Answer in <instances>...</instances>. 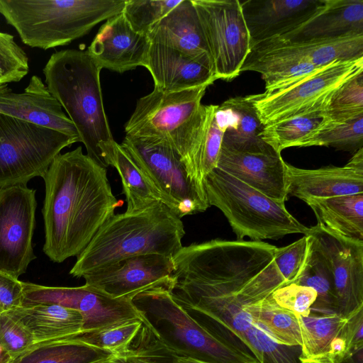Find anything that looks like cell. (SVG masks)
Listing matches in <instances>:
<instances>
[{"mask_svg":"<svg viewBox=\"0 0 363 363\" xmlns=\"http://www.w3.org/2000/svg\"><path fill=\"white\" fill-rule=\"evenodd\" d=\"M276 250L262 241L222 239L182 247L172 257V296L197 322L252 354L245 333L254 321L240 293Z\"/></svg>","mask_w":363,"mask_h":363,"instance_id":"6da1fadb","label":"cell"},{"mask_svg":"<svg viewBox=\"0 0 363 363\" xmlns=\"http://www.w3.org/2000/svg\"><path fill=\"white\" fill-rule=\"evenodd\" d=\"M43 179V250L51 261L61 263L86 247L119 203L106 169L84 154L81 146L57 155Z\"/></svg>","mask_w":363,"mask_h":363,"instance_id":"7a4b0ae2","label":"cell"},{"mask_svg":"<svg viewBox=\"0 0 363 363\" xmlns=\"http://www.w3.org/2000/svg\"><path fill=\"white\" fill-rule=\"evenodd\" d=\"M101 70L87 50L66 49L52 54L43 72L45 84L74 124L86 155L106 169L117 143L104 110Z\"/></svg>","mask_w":363,"mask_h":363,"instance_id":"3957f363","label":"cell"},{"mask_svg":"<svg viewBox=\"0 0 363 363\" xmlns=\"http://www.w3.org/2000/svg\"><path fill=\"white\" fill-rule=\"evenodd\" d=\"M181 218L160 201L133 212L111 216L77 256L69 271L74 277L123 259L159 254L173 257L183 246Z\"/></svg>","mask_w":363,"mask_h":363,"instance_id":"277c9868","label":"cell"},{"mask_svg":"<svg viewBox=\"0 0 363 363\" xmlns=\"http://www.w3.org/2000/svg\"><path fill=\"white\" fill-rule=\"evenodd\" d=\"M125 0H0V14L30 48L48 50L121 13Z\"/></svg>","mask_w":363,"mask_h":363,"instance_id":"5b68a950","label":"cell"},{"mask_svg":"<svg viewBox=\"0 0 363 363\" xmlns=\"http://www.w3.org/2000/svg\"><path fill=\"white\" fill-rule=\"evenodd\" d=\"M207 87L170 93L154 88L138 100L125 125L127 135L166 140L182 157L191 179L203 194L196 179L195 159L206 119V105L201 99Z\"/></svg>","mask_w":363,"mask_h":363,"instance_id":"8992f818","label":"cell"},{"mask_svg":"<svg viewBox=\"0 0 363 363\" xmlns=\"http://www.w3.org/2000/svg\"><path fill=\"white\" fill-rule=\"evenodd\" d=\"M172 287L155 286L133 298L164 344L210 363H259L252 354L192 318L173 298Z\"/></svg>","mask_w":363,"mask_h":363,"instance_id":"52a82bcc","label":"cell"},{"mask_svg":"<svg viewBox=\"0 0 363 363\" xmlns=\"http://www.w3.org/2000/svg\"><path fill=\"white\" fill-rule=\"evenodd\" d=\"M203 190L209 206L220 209L237 240H277L289 234L306 235L309 228L301 223L275 201L225 172L215 168L204 179Z\"/></svg>","mask_w":363,"mask_h":363,"instance_id":"ba28073f","label":"cell"},{"mask_svg":"<svg viewBox=\"0 0 363 363\" xmlns=\"http://www.w3.org/2000/svg\"><path fill=\"white\" fill-rule=\"evenodd\" d=\"M77 138L0 113V188L43 177L50 164Z\"/></svg>","mask_w":363,"mask_h":363,"instance_id":"9c48e42d","label":"cell"},{"mask_svg":"<svg viewBox=\"0 0 363 363\" xmlns=\"http://www.w3.org/2000/svg\"><path fill=\"white\" fill-rule=\"evenodd\" d=\"M121 146L180 218L210 207L182 157L166 140L125 135Z\"/></svg>","mask_w":363,"mask_h":363,"instance_id":"30bf717a","label":"cell"},{"mask_svg":"<svg viewBox=\"0 0 363 363\" xmlns=\"http://www.w3.org/2000/svg\"><path fill=\"white\" fill-rule=\"evenodd\" d=\"M363 72V57L336 61L296 82L269 92L253 94L254 104L264 125L288 118L321 111L345 82Z\"/></svg>","mask_w":363,"mask_h":363,"instance_id":"8fae6325","label":"cell"},{"mask_svg":"<svg viewBox=\"0 0 363 363\" xmlns=\"http://www.w3.org/2000/svg\"><path fill=\"white\" fill-rule=\"evenodd\" d=\"M217 79L231 81L241 72L252 48L239 0H192Z\"/></svg>","mask_w":363,"mask_h":363,"instance_id":"7c38bea8","label":"cell"},{"mask_svg":"<svg viewBox=\"0 0 363 363\" xmlns=\"http://www.w3.org/2000/svg\"><path fill=\"white\" fill-rule=\"evenodd\" d=\"M22 284L23 304H55L76 310L84 318V333L100 330L128 320H139L146 328L157 334L131 298H113L86 284L65 287L25 281Z\"/></svg>","mask_w":363,"mask_h":363,"instance_id":"4fadbf2b","label":"cell"},{"mask_svg":"<svg viewBox=\"0 0 363 363\" xmlns=\"http://www.w3.org/2000/svg\"><path fill=\"white\" fill-rule=\"evenodd\" d=\"M35 190L18 184L0 188V272L18 279L36 258Z\"/></svg>","mask_w":363,"mask_h":363,"instance_id":"5bb4252c","label":"cell"},{"mask_svg":"<svg viewBox=\"0 0 363 363\" xmlns=\"http://www.w3.org/2000/svg\"><path fill=\"white\" fill-rule=\"evenodd\" d=\"M306 235L332 275L337 313L347 318L363 308V241L338 235L318 224L309 228Z\"/></svg>","mask_w":363,"mask_h":363,"instance_id":"9a60e30c","label":"cell"},{"mask_svg":"<svg viewBox=\"0 0 363 363\" xmlns=\"http://www.w3.org/2000/svg\"><path fill=\"white\" fill-rule=\"evenodd\" d=\"M172 256L146 254L123 259L84 274L85 284L113 298L133 299L149 289L173 284Z\"/></svg>","mask_w":363,"mask_h":363,"instance_id":"2e32d148","label":"cell"},{"mask_svg":"<svg viewBox=\"0 0 363 363\" xmlns=\"http://www.w3.org/2000/svg\"><path fill=\"white\" fill-rule=\"evenodd\" d=\"M143 67L151 74L155 88L167 93L208 86L217 80L211 57L152 43Z\"/></svg>","mask_w":363,"mask_h":363,"instance_id":"e0dca14e","label":"cell"},{"mask_svg":"<svg viewBox=\"0 0 363 363\" xmlns=\"http://www.w3.org/2000/svg\"><path fill=\"white\" fill-rule=\"evenodd\" d=\"M286 166L288 194L303 201L363 193V147L342 167L306 169L288 163Z\"/></svg>","mask_w":363,"mask_h":363,"instance_id":"ac0fdd59","label":"cell"},{"mask_svg":"<svg viewBox=\"0 0 363 363\" xmlns=\"http://www.w3.org/2000/svg\"><path fill=\"white\" fill-rule=\"evenodd\" d=\"M0 113L79 139L74 124L60 104L37 75L30 77L27 86L21 93L13 92L7 84H0Z\"/></svg>","mask_w":363,"mask_h":363,"instance_id":"d6986e66","label":"cell"},{"mask_svg":"<svg viewBox=\"0 0 363 363\" xmlns=\"http://www.w3.org/2000/svg\"><path fill=\"white\" fill-rule=\"evenodd\" d=\"M150 44L147 37L135 32L121 12L100 27L87 51L101 69L123 73L143 67Z\"/></svg>","mask_w":363,"mask_h":363,"instance_id":"ffe728a7","label":"cell"},{"mask_svg":"<svg viewBox=\"0 0 363 363\" xmlns=\"http://www.w3.org/2000/svg\"><path fill=\"white\" fill-rule=\"evenodd\" d=\"M286 162L279 154L239 152L221 146L217 168L268 197L288 199Z\"/></svg>","mask_w":363,"mask_h":363,"instance_id":"44dd1931","label":"cell"},{"mask_svg":"<svg viewBox=\"0 0 363 363\" xmlns=\"http://www.w3.org/2000/svg\"><path fill=\"white\" fill-rule=\"evenodd\" d=\"M240 1L252 46L296 28L317 10L323 0Z\"/></svg>","mask_w":363,"mask_h":363,"instance_id":"7402d4cb","label":"cell"},{"mask_svg":"<svg viewBox=\"0 0 363 363\" xmlns=\"http://www.w3.org/2000/svg\"><path fill=\"white\" fill-rule=\"evenodd\" d=\"M354 33H363V0H323L303 23L274 38L303 41Z\"/></svg>","mask_w":363,"mask_h":363,"instance_id":"603a6c76","label":"cell"},{"mask_svg":"<svg viewBox=\"0 0 363 363\" xmlns=\"http://www.w3.org/2000/svg\"><path fill=\"white\" fill-rule=\"evenodd\" d=\"M216 117L225 127L223 147L239 152L278 154L260 136L264 125L259 118L252 95L227 99L218 105Z\"/></svg>","mask_w":363,"mask_h":363,"instance_id":"cb8c5ba5","label":"cell"},{"mask_svg":"<svg viewBox=\"0 0 363 363\" xmlns=\"http://www.w3.org/2000/svg\"><path fill=\"white\" fill-rule=\"evenodd\" d=\"M147 37L152 43L193 56L211 57L192 0H182L152 28Z\"/></svg>","mask_w":363,"mask_h":363,"instance_id":"d4e9b609","label":"cell"},{"mask_svg":"<svg viewBox=\"0 0 363 363\" xmlns=\"http://www.w3.org/2000/svg\"><path fill=\"white\" fill-rule=\"evenodd\" d=\"M322 67L275 46L258 43L252 46L241 72L260 73L264 91L269 92L291 85Z\"/></svg>","mask_w":363,"mask_h":363,"instance_id":"484cf974","label":"cell"},{"mask_svg":"<svg viewBox=\"0 0 363 363\" xmlns=\"http://www.w3.org/2000/svg\"><path fill=\"white\" fill-rule=\"evenodd\" d=\"M311 239L304 235L285 247H277L274 259L246 286L244 293L250 301L270 296L275 290L294 283L307 261Z\"/></svg>","mask_w":363,"mask_h":363,"instance_id":"4316f807","label":"cell"},{"mask_svg":"<svg viewBox=\"0 0 363 363\" xmlns=\"http://www.w3.org/2000/svg\"><path fill=\"white\" fill-rule=\"evenodd\" d=\"M33 335L35 343L79 336L84 318L76 310L55 304H23L9 311Z\"/></svg>","mask_w":363,"mask_h":363,"instance_id":"83f0119b","label":"cell"},{"mask_svg":"<svg viewBox=\"0 0 363 363\" xmlns=\"http://www.w3.org/2000/svg\"><path fill=\"white\" fill-rule=\"evenodd\" d=\"M306 202L318 225L338 235L363 241V193L311 198Z\"/></svg>","mask_w":363,"mask_h":363,"instance_id":"f1b7e54d","label":"cell"},{"mask_svg":"<svg viewBox=\"0 0 363 363\" xmlns=\"http://www.w3.org/2000/svg\"><path fill=\"white\" fill-rule=\"evenodd\" d=\"M259 43L269 44L295 54L320 67L336 61L363 57V33L303 41L272 38Z\"/></svg>","mask_w":363,"mask_h":363,"instance_id":"f546056e","label":"cell"},{"mask_svg":"<svg viewBox=\"0 0 363 363\" xmlns=\"http://www.w3.org/2000/svg\"><path fill=\"white\" fill-rule=\"evenodd\" d=\"M114 356L77 336L35 343L10 363H104Z\"/></svg>","mask_w":363,"mask_h":363,"instance_id":"4dcf8cb0","label":"cell"},{"mask_svg":"<svg viewBox=\"0 0 363 363\" xmlns=\"http://www.w3.org/2000/svg\"><path fill=\"white\" fill-rule=\"evenodd\" d=\"M297 316L301 335L299 362L328 363L331 343L343 333L348 317L335 313Z\"/></svg>","mask_w":363,"mask_h":363,"instance_id":"1f68e13d","label":"cell"},{"mask_svg":"<svg viewBox=\"0 0 363 363\" xmlns=\"http://www.w3.org/2000/svg\"><path fill=\"white\" fill-rule=\"evenodd\" d=\"M244 309L277 343L300 347L301 335L298 316L277 304L270 296L245 305Z\"/></svg>","mask_w":363,"mask_h":363,"instance_id":"d6a6232c","label":"cell"},{"mask_svg":"<svg viewBox=\"0 0 363 363\" xmlns=\"http://www.w3.org/2000/svg\"><path fill=\"white\" fill-rule=\"evenodd\" d=\"M114 167L121 179L127 203V212L140 211L156 202H162V196L121 145L116 146L108 166Z\"/></svg>","mask_w":363,"mask_h":363,"instance_id":"836d02e7","label":"cell"},{"mask_svg":"<svg viewBox=\"0 0 363 363\" xmlns=\"http://www.w3.org/2000/svg\"><path fill=\"white\" fill-rule=\"evenodd\" d=\"M309 146L333 147L356 152L363 147V113L343 120L323 117L319 125L295 145Z\"/></svg>","mask_w":363,"mask_h":363,"instance_id":"e575fe53","label":"cell"},{"mask_svg":"<svg viewBox=\"0 0 363 363\" xmlns=\"http://www.w3.org/2000/svg\"><path fill=\"white\" fill-rule=\"evenodd\" d=\"M294 283L315 291L317 298L311 306V312L337 313V300L332 275L322 255L313 246L311 241L305 268Z\"/></svg>","mask_w":363,"mask_h":363,"instance_id":"d590c367","label":"cell"},{"mask_svg":"<svg viewBox=\"0 0 363 363\" xmlns=\"http://www.w3.org/2000/svg\"><path fill=\"white\" fill-rule=\"evenodd\" d=\"M323 112L296 116L264 125L260 136L277 153L296 143L315 129L323 121Z\"/></svg>","mask_w":363,"mask_h":363,"instance_id":"8d00e7d4","label":"cell"},{"mask_svg":"<svg viewBox=\"0 0 363 363\" xmlns=\"http://www.w3.org/2000/svg\"><path fill=\"white\" fill-rule=\"evenodd\" d=\"M217 108L218 105H206V119L195 159L196 182L203 192L204 179L217 167L225 131V127L218 121Z\"/></svg>","mask_w":363,"mask_h":363,"instance_id":"74e56055","label":"cell"},{"mask_svg":"<svg viewBox=\"0 0 363 363\" xmlns=\"http://www.w3.org/2000/svg\"><path fill=\"white\" fill-rule=\"evenodd\" d=\"M144 324L131 320L77 336L82 341L116 355L124 354Z\"/></svg>","mask_w":363,"mask_h":363,"instance_id":"f35d334b","label":"cell"},{"mask_svg":"<svg viewBox=\"0 0 363 363\" xmlns=\"http://www.w3.org/2000/svg\"><path fill=\"white\" fill-rule=\"evenodd\" d=\"M182 0H125L122 11L131 28L147 35L152 28Z\"/></svg>","mask_w":363,"mask_h":363,"instance_id":"ab89813d","label":"cell"},{"mask_svg":"<svg viewBox=\"0 0 363 363\" xmlns=\"http://www.w3.org/2000/svg\"><path fill=\"white\" fill-rule=\"evenodd\" d=\"M363 113V72L345 82L333 94L323 116L343 120Z\"/></svg>","mask_w":363,"mask_h":363,"instance_id":"60d3db41","label":"cell"},{"mask_svg":"<svg viewBox=\"0 0 363 363\" xmlns=\"http://www.w3.org/2000/svg\"><path fill=\"white\" fill-rule=\"evenodd\" d=\"M245 341L259 363H300L293 347L277 343L255 321L245 333Z\"/></svg>","mask_w":363,"mask_h":363,"instance_id":"b9f144b4","label":"cell"},{"mask_svg":"<svg viewBox=\"0 0 363 363\" xmlns=\"http://www.w3.org/2000/svg\"><path fill=\"white\" fill-rule=\"evenodd\" d=\"M29 72L28 57L13 35L0 32V76L4 84L17 82Z\"/></svg>","mask_w":363,"mask_h":363,"instance_id":"7bdbcfd3","label":"cell"},{"mask_svg":"<svg viewBox=\"0 0 363 363\" xmlns=\"http://www.w3.org/2000/svg\"><path fill=\"white\" fill-rule=\"evenodd\" d=\"M28 329L10 313H0V346L12 359L34 345Z\"/></svg>","mask_w":363,"mask_h":363,"instance_id":"ee69618b","label":"cell"},{"mask_svg":"<svg viewBox=\"0 0 363 363\" xmlns=\"http://www.w3.org/2000/svg\"><path fill=\"white\" fill-rule=\"evenodd\" d=\"M270 296L277 304L296 315L307 316L317 294L311 287L291 283L275 290Z\"/></svg>","mask_w":363,"mask_h":363,"instance_id":"f6af8a7d","label":"cell"},{"mask_svg":"<svg viewBox=\"0 0 363 363\" xmlns=\"http://www.w3.org/2000/svg\"><path fill=\"white\" fill-rule=\"evenodd\" d=\"M136 354L143 363H210L177 352L152 335L137 346Z\"/></svg>","mask_w":363,"mask_h":363,"instance_id":"bcb514c9","label":"cell"},{"mask_svg":"<svg viewBox=\"0 0 363 363\" xmlns=\"http://www.w3.org/2000/svg\"><path fill=\"white\" fill-rule=\"evenodd\" d=\"M23 299L22 281L0 272V313L9 312L21 306Z\"/></svg>","mask_w":363,"mask_h":363,"instance_id":"7dc6e473","label":"cell"},{"mask_svg":"<svg viewBox=\"0 0 363 363\" xmlns=\"http://www.w3.org/2000/svg\"><path fill=\"white\" fill-rule=\"evenodd\" d=\"M363 308H360L350 316L346 325L349 342V357L363 347Z\"/></svg>","mask_w":363,"mask_h":363,"instance_id":"c3c4849f","label":"cell"},{"mask_svg":"<svg viewBox=\"0 0 363 363\" xmlns=\"http://www.w3.org/2000/svg\"><path fill=\"white\" fill-rule=\"evenodd\" d=\"M104 363H143L128 350L122 355H116Z\"/></svg>","mask_w":363,"mask_h":363,"instance_id":"681fc988","label":"cell"},{"mask_svg":"<svg viewBox=\"0 0 363 363\" xmlns=\"http://www.w3.org/2000/svg\"><path fill=\"white\" fill-rule=\"evenodd\" d=\"M11 356L0 346V363H10Z\"/></svg>","mask_w":363,"mask_h":363,"instance_id":"f907efd6","label":"cell"},{"mask_svg":"<svg viewBox=\"0 0 363 363\" xmlns=\"http://www.w3.org/2000/svg\"><path fill=\"white\" fill-rule=\"evenodd\" d=\"M0 84H4V83L3 82V81H2V79H1V76H0Z\"/></svg>","mask_w":363,"mask_h":363,"instance_id":"816d5d0a","label":"cell"},{"mask_svg":"<svg viewBox=\"0 0 363 363\" xmlns=\"http://www.w3.org/2000/svg\"><path fill=\"white\" fill-rule=\"evenodd\" d=\"M308 363H314V362H308Z\"/></svg>","mask_w":363,"mask_h":363,"instance_id":"f5cc1de1","label":"cell"}]
</instances>
